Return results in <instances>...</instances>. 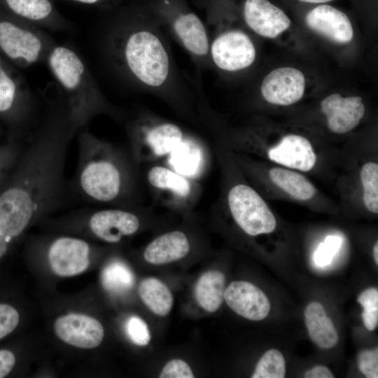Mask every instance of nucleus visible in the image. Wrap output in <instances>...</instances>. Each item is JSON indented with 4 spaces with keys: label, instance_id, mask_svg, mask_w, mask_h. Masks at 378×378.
<instances>
[{
    "label": "nucleus",
    "instance_id": "39448f33",
    "mask_svg": "<svg viewBox=\"0 0 378 378\" xmlns=\"http://www.w3.org/2000/svg\"><path fill=\"white\" fill-rule=\"evenodd\" d=\"M143 3L195 64L201 69L211 66L209 29L186 0H146Z\"/></svg>",
    "mask_w": 378,
    "mask_h": 378
},
{
    "label": "nucleus",
    "instance_id": "20e7f679",
    "mask_svg": "<svg viewBox=\"0 0 378 378\" xmlns=\"http://www.w3.org/2000/svg\"><path fill=\"white\" fill-rule=\"evenodd\" d=\"M206 13L209 34V57L211 66L225 74L249 69L255 62L257 47L249 31L218 0H195Z\"/></svg>",
    "mask_w": 378,
    "mask_h": 378
},
{
    "label": "nucleus",
    "instance_id": "f704fd0d",
    "mask_svg": "<svg viewBox=\"0 0 378 378\" xmlns=\"http://www.w3.org/2000/svg\"><path fill=\"white\" fill-rule=\"evenodd\" d=\"M160 378H193L194 374L190 365L181 359H173L162 368Z\"/></svg>",
    "mask_w": 378,
    "mask_h": 378
},
{
    "label": "nucleus",
    "instance_id": "aec40b11",
    "mask_svg": "<svg viewBox=\"0 0 378 378\" xmlns=\"http://www.w3.org/2000/svg\"><path fill=\"white\" fill-rule=\"evenodd\" d=\"M224 299L236 314L251 321L265 318L270 310V302L263 291L245 281H232L225 290Z\"/></svg>",
    "mask_w": 378,
    "mask_h": 378
},
{
    "label": "nucleus",
    "instance_id": "f257e3e1",
    "mask_svg": "<svg viewBox=\"0 0 378 378\" xmlns=\"http://www.w3.org/2000/svg\"><path fill=\"white\" fill-rule=\"evenodd\" d=\"M115 11L104 42L106 57L115 71L137 89L162 99L178 115L200 122V102L179 75L158 20L144 3Z\"/></svg>",
    "mask_w": 378,
    "mask_h": 378
},
{
    "label": "nucleus",
    "instance_id": "e433bc0d",
    "mask_svg": "<svg viewBox=\"0 0 378 378\" xmlns=\"http://www.w3.org/2000/svg\"><path fill=\"white\" fill-rule=\"evenodd\" d=\"M305 378H333L335 376L329 368L323 365H316L307 370L304 374Z\"/></svg>",
    "mask_w": 378,
    "mask_h": 378
},
{
    "label": "nucleus",
    "instance_id": "7ed1b4c3",
    "mask_svg": "<svg viewBox=\"0 0 378 378\" xmlns=\"http://www.w3.org/2000/svg\"><path fill=\"white\" fill-rule=\"evenodd\" d=\"M46 61L59 85L77 131L101 115L115 120L123 116V111L106 97L82 58L73 49L56 44Z\"/></svg>",
    "mask_w": 378,
    "mask_h": 378
},
{
    "label": "nucleus",
    "instance_id": "0eeeda50",
    "mask_svg": "<svg viewBox=\"0 0 378 378\" xmlns=\"http://www.w3.org/2000/svg\"><path fill=\"white\" fill-rule=\"evenodd\" d=\"M46 30L0 6V54L17 68L46 59L56 43Z\"/></svg>",
    "mask_w": 378,
    "mask_h": 378
},
{
    "label": "nucleus",
    "instance_id": "6ab92c4d",
    "mask_svg": "<svg viewBox=\"0 0 378 378\" xmlns=\"http://www.w3.org/2000/svg\"><path fill=\"white\" fill-rule=\"evenodd\" d=\"M267 155L274 162L302 172L312 170L316 163V155L309 139L296 133L283 135L268 148Z\"/></svg>",
    "mask_w": 378,
    "mask_h": 378
},
{
    "label": "nucleus",
    "instance_id": "c756f323",
    "mask_svg": "<svg viewBox=\"0 0 378 378\" xmlns=\"http://www.w3.org/2000/svg\"><path fill=\"white\" fill-rule=\"evenodd\" d=\"M363 307L362 319L365 328L370 331L378 325V290L369 288L363 290L357 298Z\"/></svg>",
    "mask_w": 378,
    "mask_h": 378
},
{
    "label": "nucleus",
    "instance_id": "473e14b6",
    "mask_svg": "<svg viewBox=\"0 0 378 378\" xmlns=\"http://www.w3.org/2000/svg\"><path fill=\"white\" fill-rule=\"evenodd\" d=\"M125 329L130 340L137 346H146L150 341L148 327L146 323L139 316L130 317L126 322Z\"/></svg>",
    "mask_w": 378,
    "mask_h": 378
},
{
    "label": "nucleus",
    "instance_id": "7c9ffc66",
    "mask_svg": "<svg viewBox=\"0 0 378 378\" xmlns=\"http://www.w3.org/2000/svg\"><path fill=\"white\" fill-rule=\"evenodd\" d=\"M342 244L340 236L331 234L327 236L316 249L313 255L315 265L324 267L330 265Z\"/></svg>",
    "mask_w": 378,
    "mask_h": 378
},
{
    "label": "nucleus",
    "instance_id": "a878e982",
    "mask_svg": "<svg viewBox=\"0 0 378 378\" xmlns=\"http://www.w3.org/2000/svg\"><path fill=\"white\" fill-rule=\"evenodd\" d=\"M271 181L287 194L298 200H308L314 197L316 189L302 174L281 167L272 168Z\"/></svg>",
    "mask_w": 378,
    "mask_h": 378
},
{
    "label": "nucleus",
    "instance_id": "6e6552de",
    "mask_svg": "<svg viewBox=\"0 0 378 378\" xmlns=\"http://www.w3.org/2000/svg\"><path fill=\"white\" fill-rule=\"evenodd\" d=\"M253 34L283 42L291 36L295 24L288 13L272 0H218Z\"/></svg>",
    "mask_w": 378,
    "mask_h": 378
},
{
    "label": "nucleus",
    "instance_id": "2f4dec72",
    "mask_svg": "<svg viewBox=\"0 0 378 378\" xmlns=\"http://www.w3.org/2000/svg\"><path fill=\"white\" fill-rule=\"evenodd\" d=\"M22 150L20 145L16 143L0 146V188L15 168Z\"/></svg>",
    "mask_w": 378,
    "mask_h": 378
},
{
    "label": "nucleus",
    "instance_id": "9b49d317",
    "mask_svg": "<svg viewBox=\"0 0 378 378\" xmlns=\"http://www.w3.org/2000/svg\"><path fill=\"white\" fill-rule=\"evenodd\" d=\"M226 202L238 226L248 235L273 232L275 217L262 197L250 186L238 183L229 188Z\"/></svg>",
    "mask_w": 378,
    "mask_h": 378
},
{
    "label": "nucleus",
    "instance_id": "c85d7f7f",
    "mask_svg": "<svg viewBox=\"0 0 378 378\" xmlns=\"http://www.w3.org/2000/svg\"><path fill=\"white\" fill-rule=\"evenodd\" d=\"M286 375V362L277 349L266 351L256 365L252 378H284Z\"/></svg>",
    "mask_w": 378,
    "mask_h": 378
},
{
    "label": "nucleus",
    "instance_id": "ddd939ff",
    "mask_svg": "<svg viewBox=\"0 0 378 378\" xmlns=\"http://www.w3.org/2000/svg\"><path fill=\"white\" fill-rule=\"evenodd\" d=\"M136 206H115L84 213L85 225L98 239L115 244L125 237L136 234L141 227V218Z\"/></svg>",
    "mask_w": 378,
    "mask_h": 378
},
{
    "label": "nucleus",
    "instance_id": "f03ea898",
    "mask_svg": "<svg viewBox=\"0 0 378 378\" xmlns=\"http://www.w3.org/2000/svg\"><path fill=\"white\" fill-rule=\"evenodd\" d=\"M78 146V163L71 182L75 191L91 202L136 206L139 166L130 153L89 131L79 133Z\"/></svg>",
    "mask_w": 378,
    "mask_h": 378
},
{
    "label": "nucleus",
    "instance_id": "f3484780",
    "mask_svg": "<svg viewBox=\"0 0 378 378\" xmlns=\"http://www.w3.org/2000/svg\"><path fill=\"white\" fill-rule=\"evenodd\" d=\"M211 153L207 143L191 132L162 163L181 175L198 181L207 172Z\"/></svg>",
    "mask_w": 378,
    "mask_h": 378
},
{
    "label": "nucleus",
    "instance_id": "423d86ee",
    "mask_svg": "<svg viewBox=\"0 0 378 378\" xmlns=\"http://www.w3.org/2000/svg\"><path fill=\"white\" fill-rule=\"evenodd\" d=\"M130 153L136 164L164 161L191 131L148 111H141L125 125Z\"/></svg>",
    "mask_w": 378,
    "mask_h": 378
},
{
    "label": "nucleus",
    "instance_id": "58836bf2",
    "mask_svg": "<svg viewBox=\"0 0 378 378\" xmlns=\"http://www.w3.org/2000/svg\"><path fill=\"white\" fill-rule=\"evenodd\" d=\"M373 256L374 262L377 265H378V243L377 241L375 243L374 248H373Z\"/></svg>",
    "mask_w": 378,
    "mask_h": 378
},
{
    "label": "nucleus",
    "instance_id": "4468645a",
    "mask_svg": "<svg viewBox=\"0 0 378 378\" xmlns=\"http://www.w3.org/2000/svg\"><path fill=\"white\" fill-rule=\"evenodd\" d=\"M302 69L281 66L269 71L262 79L260 94L266 102L288 106L299 102L308 92L311 83Z\"/></svg>",
    "mask_w": 378,
    "mask_h": 378
},
{
    "label": "nucleus",
    "instance_id": "f8f14e48",
    "mask_svg": "<svg viewBox=\"0 0 378 378\" xmlns=\"http://www.w3.org/2000/svg\"><path fill=\"white\" fill-rule=\"evenodd\" d=\"M304 27L321 38L336 46H346L354 38L349 15L330 4L290 7Z\"/></svg>",
    "mask_w": 378,
    "mask_h": 378
},
{
    "label": "nucleus",
    "instance_id": "a211bd4d",
    "mask_svg": "<svg viewBox=\"0 0 378 378\" xmlns=\"http://www.w3.org/2000/svg\"><path fill=\"white\" fill-rule=\"evenodd\" d=\"M54 328L65 343L80 349L97 347L104 338V328L96 318L79 314H69L56 319Z\"/></svg>",
    "mask_w": 378,
    "mask_h": 378
},
{
    "label": "nucleus",
    "instance_id": "9d476101",
    "mask_svg": "<svg viewBox=\"0 0 378 378\" xmlns=\"http://www.w3.org/2000/svg\"><path fill=\"white\" fill-rule=\"evenodd\" d=\"M146 181L154 198L163 206L178 211L195 207L201 186L197 181L188 178L161 163L155 164L146 173Z\"/></svg>",
    "mask_w": 378,
    "mask_h": 378
},
{
    "label": "nucleus",
    "instance_id": "4be33fe9",
    "mask_svg": "<svg viewBox=\"0 0 378 378\" xmlns=\"http://www.w3.org/2000/svg\"><path fill=\"white\" fill-rule=\"evenodd\" d=\"M190 248L188 235L181 230H173L153 239L146 246L143 256L151 265H162L183 258Z\"/></svg>",
    "mask_w": 378,
    "mask_h": 378
},
{
    "label": "nucleus",
    "instance_id": "b1692460",
    "mask_svg": "<svg viewBox=\"0 0 378 378\" xmlns=\"http://www.w3.org/2000/svg\"><path fill=\"white\" fill-rule=\"evenodd\" d=\"M225 277L220 271L210 270L197 280L194 293L199 305L208 312H215L224 299Z\"/></svg>",
    "mask_w": 378,
    "mask_h": 378
},
{
    "label": "nucleus",
    "instance_id": "cd10ccee",
    "mask_svg": "<svg viewBox=\"0 0 378 378\" xmlns=\"http://www.w3.org/2000/svg\"><path fill=\"white\" fill-rule=\"evenodd\" d=\"M360 179L363 187V200L366 209L378 213V164L366 162L361 168Z\"/></svg>",
    "mask_w": 378,
    "mask_h": 378
},
{
    "label": "nucleus",
    "instance_id": "bb28decb",
    "mask_svg": "<svg viewBox=\"0 0 378 378\" xmlns=\"http://www.w3.org/2000/svg\"><path fill=\"white\" fill-rule=\"evenodd\" d=\"M101 281L106 291L121 294L132 288L134 276L127 265L120 260L114 259L104 266L101 274Z\"/></svg>",
    "mask_w": 378,
    "mask_h": 378
},
{
    "label": "nucleus",
    "instance_id": "5701e85b",
    "mask_svg": "<svg viewBox=\"0 0 378 378\" xmlns=\"http://www.w3.org/2000/svg\"><path fill=\"white\" fill-rule=\"evenodd\" d=\"M304 320L308 334L314 343L321 349H330L338 342L337 332L323 306L313 302L304 310Z\"/></svg>",
    "mask_w": 378,
    "mask_h": 378
},
{
    "label": "nucleus",
    "instance_id": "c9c22d12",
    "mask_svg": "<svg viewBox=\"0 0 378 378\" xmlns=\"http://www.w3.org/2000/svg\"><path fill=\"white\" fill-rule=\"evenodd\" d=\"M77 3L91 6L97 9L106 11L114 12L122 6L125 0H71Z\"/></svg>",
    "mask_w": 378,
    "mask_h": 378
},
{
    "label": "nucleus",
    "instance_id": "2eb2a0df",
    "mask_svg": "<svg viewBox=\"0 0 378 378\" xmlns=\"http://www.w3.org/2000/svg\"><path fill=\"white\" fill-rule=\"evenodd\" d=\"M91 246L85 240L72 237L53 239L47 248V258L52 270L60 276L83 273L89 267Z\"/></svg>",
    "mask_w": 378,
    "mask_h": 378
},
{
    "label": "nucleus",
    "instance_id": "1a4fd4ad",
    "mask_svg": "<svg viewBox=\"0 0 378 378\" xmlns=\"http://www.w3.org/2000/svg\"><path fill=\"white\" fill-rule=\"evenodd\" d=\"M34 99L18 68L0 54V118L14 135L22 134L31 121Z\"/></svg>",
    "mask_w": 378,
    "mask_h": 378
},
{
    "label": "nucleus",
    "instance_id": "ea45409f",
    "mask_svg": "<svg viewBox=\"0 0 378 378\" xmlns=\"http://www.w3.org/2000/svg\"></svg>",
    "mask_w": 378,
    "mask_h": 378
},
{
    "label": "nucleus",
    "instance_id": "72a5a7b5",
    "mask_svg": "<svg viewBox=\"0 0 378 378\" xmlns=\"http://www.w3.org/2000/svg\"><path fill=\"white\" fill-rule=\"evenodd\" d=\"M358 366L368 378L378 377V349L364 350L358 355Z\"/></svg>",
    "mask_w": 378,
    "mask_h": 378
},
{
    "label": "nucleus",
    "instance_id": "412c9836",
    "mask_svg": "<svg viewBox=\"0 0 378 378\" xmlns=\"http://www.w3.org/2000/svg\"><path fill=\"white\" fill-rule=\"evenodd\" d=\"M0 6L9 13L46 30L64 31L70 27L52 0H0Z\"/></svg>",
    "mask_w": 378,
    "mask_h": 378
},
{
    "label": "nucleus",
    "instance_id": "393cba45",
    "mask_svg": "<svg viewBox=\"0 0 378 378\" xmlns=\"http://www.w3.org/2000/svg\"><path fill=\"white\" fill-rule=\"evenodd\" d=\"M139 293L146 306L155 314L167 315L173 306V295L169 288L160 280L148 277L143 279Z\"/></svg>",
    "mask_w": 378,
    "mask_h": 378
},
{
    "label": "nucleus",
    "instance_id": "dca6fc26",
    "mask_svg": "<svg viewBox=\"0 0 378 378\" xmlns=\"http://www.w3.org/2000/svg\"><path fill=\"white\" fill-rule=\"evenodd\" d=\"M320 111L326 117L328 130L337 134L352 131L365 113L363 99L359 95L330 93L320 102Z\"/></svg>",
    "mask_w": 378,
    "mask_h": 378
},
{
    "label": "nucleus",
    "instance_id": "4c0bfd02",
    "mask_svg": "<svg viewBox=\"0 0 378 378\" xmlns=\"http://www.w3.org/2000/svg\"><path fill=\"white\" fill-rule=\"evenodd\" d=\"M288 8L301 6H311L321 4H329L335 0H280Z\"/></svg>",
    "mask_w": 378,
    "mask_h": 378
}]
</instances>
